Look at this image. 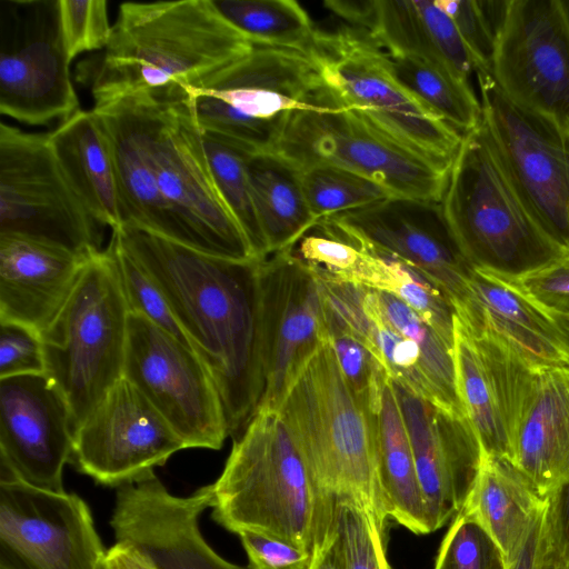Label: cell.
I'll list each match as a JSON object with an SVG mask.
<instances>
[{
  "label": "cell",
  "instance_id": "6da1fadb",
  "mask_svg": "<svg viewBox=\"0 0 569 569\" xmlns=\"http://www.w3.org/2000/svg\"><path fill=\"white\" fill-rule=\"evenodd\" d=\"M111 231L163 292L217 386L229 436L239 433L263 393L262 259L213 256L130 226Z\"/></svg>",
  "mask_w": 569,
  "mask_h": 569
},
{
  "label": "cell",
  "instance_id": "7a4b0ae2",
  "mask_svg": "<svg viewBox=\"0 0 569 569\" xmlns=\"http://www.w3.org/2000/svg\"><path fill=\"white\" fill-rule=\"evenodd\" d=\"M252 47L210 0L124 2L109 43L78 66L77 80L93 106L133 93L180 100Z\"/></svg>",
  "mask_w": 569,
  "mask_h": 569
},
{
  "label": "cell",
  "instance_id": "3957f363",
  "mask_svg": "<svg viewBox=\"0 0 569 569\" xmlns=\"http://www.w3.org/2000/svg\"><path fill=\"white\" fill-rule=\"evenodd\" d=\"M211 488L212 519L236 535L260 532L316 552L335 527L336 500L315 480L278 411H256Z\"/></svg>",
  "mask_w": 569,
  "mask_h": 569
},
{
  "label": "cell",
  "instance_id": "277c9868",
  "mask_svg": "<svg viewBox=\"0 0 569 569\" xmlns=\"http://www.w3.org/2000/svg\"><path fill=\"white\" fill-rule=\"evenodd\" d=\"M440 204L461 254L473 270L518 277L569 254L526 206L483 120L463 134Z\"/></svg>",
  "mask_w": 569,
  "mask_h": 569
},
{
  "label": "cell",
  "instance_id": "5b68a950",
  "mask_svg": "<svg viewBox=\"0 0 569 569\" xmlns=\"http://www.w3.org/2000/svg\"><path fill=\"white\" fill-rule=\"evenodd\" d=\"M319 487L370 508L386 527L378 482L377 416L356 399L327 340L278 411Z\"/></svg>",
  "mask_w": 569,
  "mask_h": 569
},
{
  "label": "cell",
  "instance_id": "8992f818",
  "mask_svg": "<svg viewBox=\"0 0 569 569\" xmlns=\"http://www.w3.org/2000/svg\"><path fill=\"white\" fill-rule=\"evenodd\" d=\"M322 86L308 51L253 46L187 90L201 132L218 136L249 154L274 153L295 111Z\"/></svg>",
  "mask_w": 569,
  "mask_h": 569
},
{
  "label": "cell",
  "instance_id": "52a82bcc",
  "mask_svg": "<svg viewBox=\"0 0 569 569\" xmlns=\"http://www.w3.org/2000/svg\"><path fill=\"white\" fill-rule=\"evenodd\" d=\"M129 312L106 248L87 260L69 298L40 333L44 373L64 396L73 431L123 378Z\"/></svg>",
  "mask_w": 569,
  "mask_h": 569
},
{
  "label": "cell",
  "instance_id": "ba28073f",
  "mask_svg": "<svg viewBox=\"0 0 569 569\" xmlns=\"http://www.w3.org/2000/svg\"><path fill=\"white\" fill-rule=\"evenodd\" d=\"M307 51L340 104L395 143L450 170L463 134L403 87L388 54L365 30L317 28Z\"/></svg>",
  "mask_w": 569,
  "mask_h": 569
},
{
  "label": "cell",
  "instance_id": "9c48e42d",
  "mask_svg": "<svg viewBox=\"0 0 569 569\" xmlns=\"http://www.w3.org/2000/svg\"><path fill=\"white\" fill-rule=\"evenodd\" d=\"M298 169L327 164L362 176L392 197L441 202L449 171L378 133L323 84L297 110L274 151Z\"/></svg>",
  "mask_w": 569,
  "mask_h": 569
},
{
  "label": "cell",
  "instance_id": "30bf717a",
  "mask_svg": "<svg viewBox=\"0 0 569 569\" xmlns=\"http://www.w3.org/2000/svg\"><path fill=\"white\" fill-rule=\"evenodd\" d=\"M103 227L67 179L48 133L0 124V234L90 258L102 251Z\"/></svg>",
  "mask_w": 569,
  "mask_h": 569
},
{
  "label": "cell",
  "instance_id": "8fae6325",
  "mask_svg": "<svg viewBox=\"0 0 569 569\" xmlns=\"http://www.w3.org/2000/svg\"><path fill=\"white\" fill-rule=\"evenodd\" d=\"M317 278L326 307L375 350L392 381L449 412L466 416L452 345L391 293Z\"/></svg>",
  "mask_w": 569,
  "mask_h": 569
},
{
  "label": "cell",
  "instance_id": "7c38bea8",
  "mask_svg": "<svg viewBox=\"0 0 569 569\" xmlns=\"http://www.w3.org/2000/svg\"><path fill=\"white\" fill-rule=\"evenodd\" d=\"M152 162L159 190L184 246L224 258H256L216 186L203 136L187 98L159 101Z\"/></svg>",
  "mask_w": 569,
  "mask_h": 569
},
{
  "label": "cell",
  "instance_id": "4fadbf2b",
  "mask_svg": "<svg viewBox=\"0 0 569 569\" xmlns=\"http://www.w3.org/2000/svg\"><path fill=\"white\" fill-rule=\"evenodd\" d=\"M58 0L0 1V112L42 126L79 110Z\"/></svg>",
  "mask_w": 569,
  "mask_h": 569
},
{
  "label": "cell",
  "instance_id": "5bb4252c",
  "mask_svg": "<svg viewBox=\"0 0 569 569\" xmlns=\"http://www.w3.org/2000/svg\"><path fill=\"white\" fill-rule=\"evenodd\" d=\"M123 378L136 386L188 448L218 450L229 436L220 393L196 351L129 312Z\"/></svg>",
  "mask_w": 569,
  "mask_h": 569
},
{
  "label": "cell",
  "instance_id": "9a60e30c",
  "mask_svg": "<svg viewBox=\"0 0 569 569\" xmlns=\"http://www.w3.org/2000/svg\"><path fill=\"white\" fill-rule=\"evenodd\" d=\"M476 76L482 120L501 161L538 223L569 253V131L512 103L489 70Z\"/></svg>",
  "mask_w": 569,
  "mask_h": 569
},
{
  "label": "cell",
  "instance_id": "2e32d148",
  "mask_svg": "<svg viewBox=\"0 0 569 569\" xmlns=\"http://www.w3.org/2000/svg\"><path fill=\"white\" fill-rule=\"evenodd\" d=\"M489 72L512 103L569 131V27L558 0H509Z\"/></svg>",
  "mask_w": 569,
  "mask_h": 569
},
{
  "label": "cell",
  "instance_id": "e0dca14e",
  "mask_svg": "<svg viewBox=\"0 0 569 569\" xmlns=\"http://www.w3.org/2000/svg\"><path fill=\"white\" fill-rule=\"evenodd\" d=\"M263 393L257 410L279 411L310 360L328 340L317 276L288 249L261 260Z\"/></svg>",
  "mask_w": 569,
  "mask_h": 569
},
{
  "label": "cell",
  "instance_id": "ac0fdd59",
  "mask_svg": "<svg viewBox=\"0 0 569 569\" xmlns=\"http://www.w3.org/2000/svg\"><path fill=\"white\" fill-rule=\"evenodd\" d=\"M106 555L80 496L0 478V569H99Z\"/></svg>",
  "mask_w": 569,
  "mask_h": 569
},
{
  "label": "cell",
  "instance_id": "d6986e66",
  "mask_svg": "<svg viewBox=\"0 0 569 569\" xmlns=\"http://www.w3.org/2000/svg\"><path fill=\"white\" fill-rule=\"evenodd\" d=\"M186 442L126 378L73 431L71 462L96 483L119 488L154 473Z\"/></svg>",
  "mask_w": 569,
  "mask_h": 569
},
{
  "label": "cell",
  "instance_id": "ffe728a7",
  "mask_svg": "<svg viewBox=\"0 0 569 569\" xmlns=\"http://www.w3.org/2000/svg\"><path fill=\"white\" fill-rule=\"evenodd\" d=\"M328 219L358 243L425 273L445 291L456 311L467 303L473 269L461 254L440 202L390 197Z\"/></svg>",
  "mask_w": 569,
  "mask_h": 569
},
{
  "label": "cell",
  "instance_id": "44dd1931",
  "mask_svg": "<svg viewBox=\"0 0 569 569\" xmlns=\"http://www.w3.org/2000/svg\"><path fill=\"white\" fill-rule=\"evenodd\" d=\"M72 448L69 405L46 373L0 379V478L63 492Z\"/></svg>",
  "mask_w": 569,
  "mask_h": 569
},
{
  "label": "cell",
  "instance_id": "7402d4cb",
  "mask_svg": "<svg viewBox=\"0 0 569 569\" xmlns=\"http://www.w3.org/2000/svg\"><path fill=\"white\" fill-rule=\"evenodd\" d=\"M211 500V483L174 496L156 473L123 485L110 518L114 542L136 548L157 569H243L217 553L200 531V516Z\"/></svg>",
  "mask_w": 569,
  "mask_h": 569
},
{
  "label": "cell",
  "instance_id": "603a6c76",
  "mask_svg": "<svg viewBox=\"0 0 569 569\" xmlns=\"http://www.w3.org/2000/svg\"><path fill=\"white\" fill-rule=\"evenodd\" d=\"M433 530L463 508L482 449L466 416L449 412L392 381Z\"/></svg>",
  "mask_w": 569,
  "mask_h": 569
},
{
  "label": "cell",
  "instance_id": "cb8c5ba5",
  "mask_svg": "<svg viewBox=\"0 0 569 569\" xmlns=\"http://www.w3.org/2000/svg\"><path fill=\"white\" fill-rule=\"evenodd\" d=\"M107 136L121 207L130 226L184 246L183 234L161 194L152 162L159 101L144 93L126 94L93 106Z\"/></svg>",
  "mask_w": 569,
  "mask_h": 569
},
{
  "label": "cell",
  "instance_id": "d4e9b609",
  "mask_svg": "<svg viewBox=\"0 0 569 569\" xmlns=\"http://www.w3.org/2000/svg\"><path fill=\"white\" fill-rule=\"evenodd\" d=\"M511 461L545 497L569 480V363L523 359L513 392Z\"/></svg>",
  "mask_w": 569,
  "mask_h": 569
},
{
  "label": "cell",
  "instance_id": "484cf974",
  "mask_svg": "<svg viewBox=\"0 0 569 569\" xmlns=\"http://www.w3.org/2000/svg\"><path fill=\"white\" fill-rule=\"evenodd\" d=\"M453 358L460 402L482 452L511 461L512 403L525 356L497 335L453 319Z\"/></svg>",
  "mask_w": 569,
  "mask_h": 569
},
{
  "label": "cell",
  "instance_id": "4316f807",
  "mask_svg": "<svg viewBox=\"0 0 569 569\" xmlns=\"http://www.w3.org/2000/svg\"><path fill=\"white\" fill-rule=\"evenodd\" d=\"M346 24L365 30L389 56L412 57L468 79L476 63L452 19L436 1H326Z\"/></svg>",
  "mask_w": 569,
  "mask_h": 569
},
{
  "label": "cell",
  "instance_id": "83f0119b",
  "mask_svg": "<svg viewBox=\"0 0 569 569\" xmlns=\"http://www.w3.org/2000/svg\"><path fill=\"white\" fill-rule=\"evenodd\" d=\"M89 258L0 234V321L41 333L56 318Z\"/></svg>",
  "mask_w": 569,
  "mask_h": 569
},
{
  "label": "cell",
  "instance_id": "f1b7e54d",
  "mask_svg": "<svg viewBox=\"0 0 569 569\" xmlns=\"http://www.w3.org/2000/svg\"><path fill=\"white\" fill-rule=\"evenodd\" d=\"M469 287L467 303L456 311L465 326L497 335L535 363H569L555 326L513 289L478 270Z\"/></svg>",
  "mask_w": 569,
  "mask_h": 569
},
{
  "label": "cell",
  "instance_id": "f546056e",
  "mask_svg": "<svg viewBox=\"0 0 569 569\" xmlns=\"http://www.w3.org/2000/svg\"><path fill=\"white\" fill-rule=\"evenodd\" d=\"M57 160L73 190L102 226H122L110 146L98 116L79 109L48 132Z\"/></svg>",
  "mask_w": 569,
  "mask_h": 569
},
{
  "label": "cell",
  "instance_id": "4dcf8cb0",
  "mask_svg": "<svg viewBox=\"0 0 569 569\" xmlns=\"http://www.w3.org/2000/svg\"><path fill=\"white\" fill-rule=\"evenodd\" d=\"M547 497L510 460L482 455L463 506L501 548L509 566L545 511Z\"/></svg>",
  "mask_w": 569,
  "mask_h": 569
},
{
  "label": "cell",
  "instance_id": "1f68e13d",
  "mask_svg": "<svg viewBox=\"0 0 569 569\" xmlns=\"http://www.w3.org/2000/svg\"><path fill=\"white\" fill-rule=\"evenodd\" d=\"M377 471L388 519L417 535L435 531L392 380L377 416Z\"/></svg>",
  "mask_w": 569,
  "mask_h": 569
},
{
  "label": "cell",
  "instance_id": "d6a6232c",
  "mask_svg": "<svg viewBox=\"0 0 569 569\" xmlns=\"http://www.w3.org/2000/svg\"><path fill=\"white\" fill-rule=\"evenodd\" d=\"M247 169L268 256L290 248L318 221L300 170L276 153L249 154Z\"/></svg>",
  "mask_w": 569,
  "mask_h": 569
},
{
  "label": "cell",
  "instance_id": "836d02e7",
  "mask_svg": "<svg viewBox=\"0 0 569 569\" xmlns=\"http://www.w3.org/2000/svg\"><path fill=\"white\" fill-rule=\"evenodd\" d=\"M388 57L403 87L460 133L470 132L481 124V102L468 79L417 58Z\"/></svg>",
  "mask_w": 569,
  "mask_h": 569
},
{
  "label": "cell",
  "instance_id": "e575fe53",
  "mask_svg": "<svg viewBox=\"0 0 569 569\" xmlns=\"http://www.w3.org/2000/svg\"><path fill=\"white\" fill-rule=\"evenodd\" d=\"M219 16L253 46L307 51L317 28L293 0H210Z\"/></svg>",
  "mask_w": 569,
  "mask_h": 569
},
{
  "label": "cell",
  "instance_id": "d590c367",
  "mask_svg": "<svg viewBox=\"0 0 569 569\" xmlns=\"http://www.w3.org/2000/svg\"><path fill=\"white\" fill-rule=\"evenodd\" d=\"M359 244L377 258L378 274L372 290L385 291L402 300L453 346L456 310L445 291L425 273L408 263L388 253Z\"/></svg>",
  "mask_w": 569,
  "mask_h": 569
},
{
  "label": "cell",
  "instance_id": "8d00e7d4",
  "mask_svg": "<svg viewBox=\"0 0 569 569\" xmlns=\"http://www.w3.org/2000/svg\"><path fill=\"white\" fill-rule=\"evenodd\" d=\"M202 136L211 173L226 206L242 229L253 256L266 258L268 252L247 169L249 153L218 136L204 132Z\"/></svg>",
  "mask_w": 569,
  "mask_h": 569
},
{
  "label": "cell",
  "instance_id": "74e56055",
  "mask_svg": "<svg viewBox=\"0 0 569 569\" xmlns=\"http://www.w3.org/2000/svg\"><path fill=\"white\" fill-rule=\"evenodd\" d=\"M325 309L328 341L335 351L340 370L359 403L369 413L378 416L383 391L391 380L389 371L363 339L326 305Z\"/></svg>",
  "mask_w": 569,
  "mask_h": 569
},
{
  "label": "cell",
  "instance_id": "f35d334b",
  "mask_svg": "<svg viewBox=\"0 0 569 569\" xmlns=\"http://www.w3.org/2000/svg\"><path fill=\"white\" fill-rule=\"evenodd\" d=\"M299 170L306 199L318 220L392 197L380 184L338 167L319 164Z\"/></svg>",
  "mask_w": 569,
  "mask_h": 569
},
{
  "label": "cell",
  "instance_id": "ab89813d",
  "mask_svg": "<svg viewBox=\"0 0 569 569\" xmlns=\"http://www.w3.org/2000/svg\"><path fill=\"white\" fill-rule=\"evenodd\" d=\"M335 526L345 569H391L386 552V527L370 508L353 499H336Z\"/></svg>",
  "mask_w": 569,
  "mask_h": 569
},
{
  "label": "cell",
  "instance_id": "60d3db41",
  "mask_svg": "<svg viewBox=\"0 0 569 569\" xmlns=\"http://www.w3.org/2000/svg\"><path fill=\"white\" fill-rule=\"evenodd\" d=\"M107 249L117 266L129 311L146 317L190 346L157 282L146 268L124 249L112 231Z\"/></svg>",
  "mask_w": 569,
  "mask_h": 569
},
{
  "label": "cell",
  "instance_id": "b9f144b4",
  "mask_svg": "<svg viewBox=\"0 0 569 569\" xmlns=\"http://www.w3.org/2000/svg\"><path fill=\"white\" fill-rule=\"evenodd\" d=\"M506 557L490 533L461 509L439 548L433 569H507Z\"/></svg>",
  "mask_w": 569,
  "mask_h": 569
},
{
  "label": "cell",
  "instance_id": "7bdbcfd3",
  "mask_svg": "<svg viewBox=\"0 0 569 569\" xmlns=\"http://www.w3.org/2000/svg\"><path fill=\"white\" fill-rule=\"evenodd\" d=\"M437 3L452 19L476 63L475 73L490 70L509 0H437Z\"/></svg>",
  "mask_w": 569,
  "mask_h": 569
},
{
  "label": "cell",
  "instance_id": "ee69618b",
  "mask_svg": "<svg viewBox=\"0 0 569 569\" xmlns=\"http://www.w3.org/2000/svg\"><path fill=\"white\" fill-rule=\"evenodd\" d=\"M61 32L68 56L73 60L84 52L103 50L110 41L104 0H58Z\"/></svg>",
  "mask_w": 569,
  "mask_h": 569
},
{
  "label": "cell",
  "instance_id": "f6af8a7d",
  "mask_svg": "<svg viewBox=\"0 0 569 569\" xmlns=\"http://www.w3.org/2000/svg\"><path fill=\"white\" fill-rule=\"evenodd\" d=\"M490 276L513 289L543 315L569 318V254L522 276Z\"/></svg>",
  "mask_w": 569,
  "mask_h": 569
},
{
  "label": "cell",
  "instance_id": "bcb514c9",
  "mask_svg": "<svg viewBox=\"0 0 569 569\" xmlns=\"http://www.w3.org/2000/svg\"><path fill=\"white\" fill-rule=\"evenodd\" d=\"M0 379L44 373V353L40 333L10 321H0Z\"/></svg>",
  "mask_w": 569,
  "mask_h": 569
},
{
  "label": "cell",
  "instance_id": "7dc6e473",
  "mask_svg": "<svg viewBox=\"0 0 569 569\" xmlns=\"http://www.w3.org/2000/svg\"><path fill=\"white\" fill-rule=\"evenodd\" d=\"M248 557L249 569H313L316 552L264 533H237Z\"/></svg>",
  "mask_w": 569,
  "mask_h": 569
},
{
  "label": "cell",
  "instance_id": "c3c4849f",
  "mask_svg": "<svg viewBox=\"0 0 569 569\" xmlns=\"http://www.w3.org/2000/svg\"><path fill=\"white\" fill-rule=\"evenodd\" d=\"M542 536L546 556L569 569V480L547 495Z\"/></svg>",
  "mask_w": 569,
  "mask_h": 569
},
{
  "label": "cell",
  "instance_id": "681fc988",
  "mask_svg": "<svg viewBox=\"0 0 569 569\" xmlns=\"http://www.w3.org/2000/svg\"><path fill=\"white\" fill-rule=\"evenodd\" d=\"M542 517L537 520L513 561L507 569H542L545 543L542 536Z\"/></svg>",
  "mask_w": 569,
  "mask_h": 569
},
{
  "label": "cell",
  "instance_id": "f907efd6",
  "mask_svg": "<svg viewBox=\"0 0 569 569\" xmlns=\"http://www.w3.org/2000/svg\"><path fill=\"white\" fill-rule=\"evenodd\" d=\"M106 557L118 569H157L144 555L126 543L114 542L107 549Z\"/></svg>",
  "mask_w": 569,
  "mask_h": 569
},
{
  "label": "cell",
  "instance_id": "816d5d0a",
  "mask_svg": "<svg viewBox=\"0 0 569 569\" xmlns=\"http://www.w3.org/2000/svg\"><path fill=\"white\" fill-rule=\"evenodd\" d=\"M313 569H345L340 539L336 526L316 551Z\"/></svg>",
  "mask_w": 569,
  "mask_h": 569
},
{
  "label": "cell",
  "instance_id": "f5cc1de1",
  "mask_svg": "<svg viewBox=\"0 0 569 569\" xmlns=\"http://www.w3.org/2000/svg\"><path fill=\"white\" fill-rule=\"evenodd\" d=\"M547 318L555 326L557 332L560 336L561 341L563 342L566 349L569 352V318H561L555 316H547Z\"/></svg>",
  "mask_w": 569,
  "mask_h": 569
},
{
  "label": "cell",
  "instance_id": "db71d44e",
  "mask_svg": "<svg viewBox=\"0 0 569 569\" xmlns=\"http://www.w3.org/2000/svg\"><path fill=\"white\" fill-rule=\"evenodd\" d=\"M560 8L562 10L563 17L566 19V22L569 27V0H558Z\"/></svg>",
  "mask_w": 569,
  "mask_h": 569
},
{
  "label": "cell",
  "instance_id": "11a10c76",
  "mask_svg": "<svg viewBox=\"0 0 569 569\" xmlns=\"http://www.w3.org/2000/svg\"><path fill=\"white\" fill-rule=\"evenodd\" d=\"M99 569H118L107 557L102 560Z\"/></svg>",
  "mask_w": 569,
  "mask_h": 569
}]
</instances>
